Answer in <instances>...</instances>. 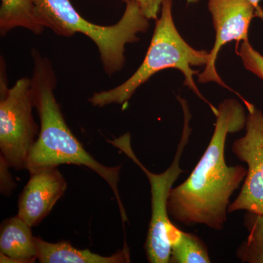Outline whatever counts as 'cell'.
Listing matches in <instances>:
<instances>
[{"label":"cell","instance_id":"obj_1","mask_svg":"<svg viewBox=\"0 0 263 263\" xmlns=\"http://www.w3.org/2000/svg\"><path fill=\"white\" fill-rule=\"evenodd\" d=\"M214 133L206 149L187 179L170 193L167 212L186 227L205 226L221 231L228 219L230 197L245 181L247 169L226 163L227 137L245 127L243 105L234 99L219 104Z\"/></svg>","mask_w":263,"mask_h":263},{"label":"cell","instance_id":"obj_2","mask_svg":"<svg viewBox=\"0 0 263 263\" xmlns=\"http://www.w3.org/2000/svg\"><path fill=\"white\" fill-rule=\"evenodd\" d=\"M34 68L32 79L33 103L40 117L39 135L31 148L26 169L29 173L60 164L84 166L105 180L114 194L123 222L127 221V214L118 189L121 165L108 167L95 160L74 136L65 122L53 90L56 74L51 62L34 50Z\"/></svg>","mask_w":263,"mask_h":263},{"label":"cell","instance_id":"obj_3","mask_svg":"<svg viewBox=\"0 0 263 263\" xmlns=\"http://www.w3.org/2000/svg\"><path fill=\"white\" fill-rule=\"evenodd\" d=\"M172 7V0H164L160 16L156 20L149 47L138 70L117 87L94 93L89 100L93 106L103 108L113 104L125 105L136 90L152 76L165 69L175 68L182 72L185 86L209 104L214 115L217 114L218 108L202 96L193 78L199 72L193 67H205L209 60V52L195 49L181 37L175 25Z\"/></svg>","mask_w":263,"mask_h":263},{"label":"cell","instance_id":"obj_4","mask_svg":"<svg viewBox=\"0 0 263 263\" xmlns=\"http://www.w3.org/2000/svg\"><path fill=\"white\" fill-rule=\"evenodd\" d=\"M46 28L57 35L70 37L81 33L95 43L100 53L104 71L113 76L125 64L126 46L139 41L138 34L146 32L149 20L136 2L126 3L122 18L117 24L102 26L81 16L70 0H33Z\"/></svg>","mask_w":263,"mask_h":263},{"label":"cell","instance_id":"obj_5","mask_svg":"<svg viewBox=\"0 0 263 263\" xmlns=\"http://www.w3.org/2000/svg\"><path fill=\"white\" fill-rule=\"evenodd\" d=\"M181 103L184 112L182 136L172 164L162 174H155L151 172L138 160L132 148L129 133H126L112 141H108L110 144L122 151L137 165L139 166L149 181L152 195V216L145 243V251L147 259L151 263H167L170 262L171 258V245L169 237L176 226L170 219L167 212V201L175 181L183 173V170L180 167V162L192 133V129L189 127L190 115L187 107L185 102Z\"/></svg>","mask_w":263,"mask_h":263},{"label":"cell","instance_id":"obj_6","mask_svg":"<svg viewBox=\"0 0 263 263\" xmlns=\"http://www.w3.org/2000/svg\"><path fill=\"white\" fill-rule=\"evenodd\" d=\"M32 80L22 78L11 88L0 79V149L10 167L26 169L27 159L39 135L33 117Z\"/></svg>","mask_w":263,"mask_h":263},{"label":"cell","instance_id":"obj_7","mask_svg":"<svg viewBox=\"0 0 263 263\" xmlns=\"http://www.w3.org/2000/svg\"><path fill=\"white\" fill-rule=\"evenodd\" d=\"M247 108L245 135L235 141L232 152L247 163L248 169L239 195L230 203L228 214L247 211L263 214V113L251 103Z\"/></svg>","mask_w":263,"mask_h":263},{"label":"cell","instance_id":"obj_8","mask_svg":"<svg viewBox=\"0 0 263 263\" xmlns=\"http://www.w3.org/2000/svg\"><path fill=\"white\" fill-rule=\"evenodd\" d=\"M208 6L215 29V42L209 52V60L203 71L197 75L198 82H214L232 90L218 74L216 59L221 48L228 43L235 41L238 45L249 41V26L256 16V9L249 0H209Z\"/></svg>","mask_w":263,"mask_h":263},{"label":"cell","instance_id":"obj_9","mask_svg":"<svg viewBox=\"0 0 263 263\" xmlns=\"http://www.w3.org/2000/svg\"><path fill=\"white\" fill-rule=\"evenodd\" d=\"M67 187V181L57 167L32 173L19 197L18 216L32 228L38 226L50 214Z\"/></svg>","mask_w":263,"mask_h":263},{"label":"cell","instance_id":"obj_10","mask_svg":"<svg viewBox=\"0 0 263 263\" xmlns=\"http://www.w3.org/2000/svg\"><path fill=\"white\" fill-rule=\"evenodd\" d=\"M32 227L19 217L5 219L0 230V262L31 263L37 259Z\"/></svg>","mask_w":263,"mask_h":263},{"label":"cell","instance_id":"obj_11","mask_svg":"<svg viewBox=\"0 0 263 263\" xmlns=\"http://www.w3.org/2000/svg\"><path fill=\"white\" fill-rule=\"evenodd\" d=\"M37 249V260L41 263H124L130 262L129 248L124 245L122 250L113 255L102 256L89 249H79L69 242L51 243L34 237Z\"/></svg>","mask_w":263,"mask_h":263},{"label":"cell","instance_id":"obj_12","mask_svg":"<svg viewBox=\"0 0 263 263\" xmlns=\"http://www.w3.org/2000/svg\"><path fill=\"white\" fill-rule=\"evenodd\" d=\"M27 29L35 34L46 28L44 22L33 0H1L0 34L2 37L12 29Z\"/></svg>","mask_w":263,"mask_h":263},{"label":"cell","instance_id":"obj_13","mask_svg":"<svg viewBox=\"0 0 263 263\" xmlns=\"http://www.w3.org/2000/svg\"><path fill=\"white\" fill-rule=\"evenodd\" d=\"M171 263L211 262L206 245L197 235L175 228L170 235Z\"/></svg>","mask_w":263,"mask_h":263},{"label":"cell","instance_id":"obj_14","mask_svg":"<svg viewBox=\"0 0 263 263\" xmlns=\"http://www.w3.org/2000/svg\"><path fill=\"white\" fill-rule=\"evenodd\" d=\"M245 226L249 235L237 249V257L242 262L263 263V214L247 212Z\"/></svg>","mask_w":263,"mask_h":263},{"label":"cell","instance_id":"obj_15","mask_svg":"<svg viewBox=\"0 0 263 263\" xmlns=\"http://www.w3.org/2000/svg\"><path fill=\"white\" fill-rule=\"evenodd\" d=\"M236 51L245 68L263 80L262 55L252 47L249 41L241 42L240 47L236 48Z\"/></svg>","mask_w":263,"mask_h":263},{"label":"cell","instance_id":"obj_16","mask_svg":"<svg viewBox=\"0 0 263 263\" xmlns=\"http://www.w3.org/2000/svg\"><path fill=\"white\" fill-rule=\"evenodd\" d=\"M10 167L4 157L0 156V186L2 193L5 195H10L15 187V183L9 171Z\"/></svg>","mask_w":263,"mask_h":263},{"label":"cell","instance_id":"obj_17","mask_svg":"<svg viewBox=\"0 0 263 263\" xmlns=\"http://www.w3.org/2000/svg\"><path fill=\"white\" fill-rule=\"evenodd\" d=\"M124 3L136 2L141 7L143 14L148 20H157L159 18L161 8L164 0H122Z\"/></svg>","mask_w":263,"mask_h":263},{"label":"cell","instance_id":"obj_18","mask_svg":"<svg viewBox=\"0 0 263 263\" xmlns=\"http://www.w3.org/2000/svg\"><path fill=\"white\" fill-rule=\"evenodd\" d=\"M254 5L256 9V16L259 17L263 20V10L259 7V3L260 0H249Z\"/></svg>","mask_w":263,"mask_h":263},{"label":"cell","instance_id":"obj_19","mask_svg":"<svg viewBox=\"0 0 263 263\" xmlns=\"http://www.w3.org/2000/svg\"><path fill=\"white\" fill-rule=\"evenodd\" d=\"M186 2H187V3H198L200 0H186Z\"/></svg>","mask_w":263,"mask_h":263}]
</instances>
